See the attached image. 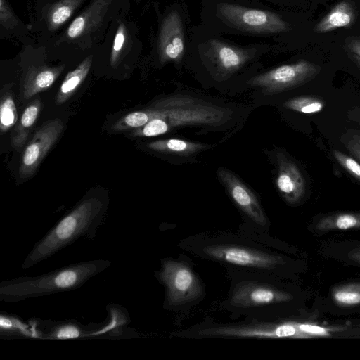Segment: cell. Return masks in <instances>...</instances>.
I'll use <instances>...</instances> for the list:
<instances>
[{"mask_svg":"<svg viewBox=\"0 0 360 360\" xmlns=\"http://www.w3.org/2000/svg\"><path fill=\"white\" fill-rule=\"evenodd\" d=\"M348 58L356 65L357 68L360 70V56L348 52Z\"/></svg>","mask_w":360,"mask_h":360,"instance_id":"cell-37","label":"cell"},{"mask_svg":"<svg viewBox=\"0 0 360 360\" xmlns=\"http://www.w3.org/2000/svg\"><path fill=\"white\" fill-rule=\"evenodd\" d=\"M177 246L193 256L217 263L225 270L283 278L293 265L292 260L278 250L238 231H205L183 238Z\"/></svg>","mask_w":360,"mask_h":360,"instance_id":"cell-1","label":"cell"},{"mask_svg":"<svg viewBox=\"0 0 360 360\" xmlns=\"http://www.w3.org/2000/svg\"><path fill=\"white\" fill-rule=\"evenodd\" d=\"M151 119L152 112L150 109L132 112L117 120L112 126V129L116 131L136 129L145 125Z\"/></svg>","mask_w":360,"mask_h":360,"instance_id":"cell-28","label":"cell"},{"mask_svg":"<svg viewBox=\"0 0 360 360\" xmlns=\"http://www.w3.org/2000/svg\"><path fill=\"white\" fill-rule=\"evenodd\" d=\"M148 146L150 149L155 151L177 155H189L206 147V146L200 143L176 139L153 141L148 143Z\"/></svg>","mask_w":360,"mask_h":360,"instance_id":"cell-24","label":"cell"},{"mask_svg":"<svg viewBox=\"0 0 360 360\" xmlns=\"http://www.w3.org/2000/svg\"><path fill=\"white\" fill-rule=\"evenodd\" d=\"M155 277L165 288L163 309L176 314H185L206 297V286L185 255L165 257Z\"/></svg>","mask_w":360,"mask_h":360,"instance_id":"cell-8","label":"cell"},{"mask_svg":"<svg viewBox=\"0 0 360 360\" xmlns=\"http://www.w3.org/2000/svg\"><path fill=\"white\" fill-rule=\"evenodd\" d=\"M65 69V65L49 66L47 64L32 65L24 74L22 94L28 99L50 88Z\"/></svg>","mask_w":360,"mask_h":360,"instance_id":"cell-17","label":"cell"},{"mask_svg":"<svg viewBox=\"0 0 360 360\" xmlns=\"http://www.w3.org/2000/svg\"><path fill=\"white\" fill-rule=\"evenodd\" d=\"M348 151L360 162V134L347 133L340 139Z\"/></svg>","mask_w":360,"mask_h":360,"instance_id":"cell-32","label":"cell"},{"mask_svg":"<svg viewBox=\"0 0 360 360\" xmlns=\"http://www.w3.org/2000/svg\"><path fill=\"white\" fill-rule=\"evenodd\" d=\"M333 155L336 161L360 182V162L352 157L338 150H333Z\"/></svg>","mask_w":360,"mask_h":360,"instance_id":"cell-30","label":"cell"},{"mask_svg":"<svg viewBox=\"0 0 360 360\" xmlns=\"http://www.w3.org/2000/svg\"><path fill=\"white\" fill-rule=\"evenodd\" d=\"M345 49L350 53L360 56V37H351L345 41Z\"/></svg>","mask_w":360,"mask_h":360,"instance_id":"cell-33","label":"cell"},{"mask_svg":"<svg viewBox=\"0 0 360 360\" xmlns=\"http://www.w3.org/2000/svg\"><path fill=\"white\" fill-rule=\"evenodd\" d=\"M106 210L107 204L101 198L89 196L81 200L36 242L22 268L29 269L49 259L80 238H94Z\"/></svg>","mask_w":360,"mask_h":360,"instance_id":"cell-6","label":"cell"},{"mask_svg":"<svg viewBox=\"0 0 360 360\" xmlns=\"http://www.w3.org/2000/svg\"><path fill=\"white\" fill-rule=\"evenodd\" d=\"M338 330L287 316L222 323L207 315L201 322L172 335L187 339H307L329 336Z\"/></svg>","mask_w":360,"mask_h":360,"instance_id":"cell-5","label":"cell"},{"mask_svg":"<svg viewBox=\"0 0 360 360\" xmlns=\"http://www.w3.org/2000/svg\"><path fill=\"white\" fill-rule=\"evenodd\" d=\"M274 51L267 43L236 42L199 23L191 27L186 63L214 78H228L255 69Z\"/></svg>","mask_w":360,"mask_h":360,"instance_id":"cell-3","label":"cell"},{"mask_svg":"<svg viewBox=\"0 0 360 360\" xmlns=\"http://www.w3.org/2000/svg\"><path fill=\"white\" fill-rule=\"evenodd\" d=\"M112 264L94 259L68 264L37 276H20L0 283V301L18 303L36 297L67 292L83 286Z\"/></svg>","mask_w":360,"mask_h":360,"instance_id":"cell-7","label":"cell"},{"mask_svg":"<svg viewBox=\"0 0 360 360\" xmlns=\"http://www.w3.org/2000/svg\"><path fill=\"white\" fill-rule=\"evenodd\" d=\"M333 302L341 307L360 305V282L347 283L334 287L331 292Z\"/></svg>","mask_w":360,"mask_h":360,"instance_id":"cell-25","label":"cell"},{"mask_svg":"<svg viewBox=\"0 0 360 360\" xmlns=\"http://www.w3.org/2000/svg\"><path fill=\"white\" fill-rule=\"evenodd\" d=\"M276 186L284 200L292 205H297L306 192L305 179L295 163L280 154Z\"/></svg>","mask_w":360,"mask_h":360,"instance_id":"cell-16","label":"cell"},{"mask_svg":"<svg viewBox=\"0 0 360 360\" xmlns=\"http://www.w3.org/2000/svg\"><path fill=\"white\" fill-rule=\"evenodd\" d=\"M200 23L213 32L255 39L274 51L283 47L295 29L283 11L246 0H200Z\"/></svg>","mask_w":360,"mask_h":360,"instance_id":"cell-2","label":"cell"},{"mask_svg":"<svg viewBox=\"0 0 360 360\" xmlns=\"http://www.w3.org/2000/svg\"><path fill=\"white\" fill-rule=\"evenodd\" d=\"M349 257L352 260L360 264V247L351 250L349 252Z\"/></svg>","mask_w":360,"mask_h":360,"instance_id":"cell-36","label":"cell"},{"mask_svg":"<svg viewBox=\"0 0 360 360\" xmlns=\"http://www.w3.org/2000/svg\"><path fill=\"white\" fill-rule=\"evenodd\" d=\"M85 0H58L48 6L45 11V22L50 30L64 25L83 4Z\"/></svg>","mask_w":360,"mask_h":360,"instance_id":"cell-22","label":"cell"},{"mask_svg":"<svg viewBox=\"0 0 360 360\" xmlns=\"http://www.w3.org/2000/svg\"><path fill=\"white\" fill-rule=\"evenodd\" d=\"M191 26L187 5L182 1L172 3L158 13L153 48L160 65L186 63Z\"/></svg>","mask_w":360,"mask_h":360,"instance_id":"cell-10","label":"cell"},{"mask_svg":"<svg viewBox=\"0 0 360 360\" xmlns=\"http://www.w3.org/2000/svg\"><path fill=\"white\" fill-rule=\"evenodd\" d=\"M27 326L18 319L11 314L1 313L0 332L1 336H20L24 335L27 332Z\"/></svg>","mask_w":360,"mask_h":360,"instance_id":"cell-29","label":"cell"},{"mask_svg":"<svg viewBox=\"0 0 360 360\" xmlns=\"http://www.w3.org/2000/svg\"><path fill=\"white\" fill-rule=\"evenodd\" d=\"M41 109L40 98L33 100L25 109L11 134L12 144L15 148H20L26 143L30 132L39 117Z\"/></svg>","mask_w":360,"mask_h":360,"instance_id":"cell-21","label":"cell"},{"mask_svg":"<svg viewBox=\"0 0 360 360\" xmlns=\"http://www.w3.org/2000/svg\"><path fill=\"white\" fill-rule=\"evenodd\" d=\"M356 13L349 1L337 4L314 27L316 33H326L340 27H349L356 20Z\"/></svg>","mask_w":360,"mask_h":360,"instance_id":"cell-19","label":"cell"},{"mask_svg":"<svg viewBox=\"0 0 360 360\" xmlns=\"http://www.w3.org/2000/svg\"><path fill=\"white\" fill-rule=\"evenodd\" d=\"M316 229L321 232L360 229V212H337L321 218Z\"/></svg>","mask_w":360,"mask_h":360,"instance_id":"cell-23","label":"cell"},{"mask_svg":"<svg viewBox=\"0 0 360 360\" xmlns=\"http://www.w3.org/2000/svg\"><path fill=\"white\" fill-rule=\"evenodd\" d=\"M217 173L233 201L244 216L243 222L237 231L269 248L290 252V248L284 242L270 234V220L252 191L230 171L220 168Z\"/></svg>","mask_w":360,"mask_h":360,"instance_id":"cell-11","label":"cell"},{"mask_svg":"<svg viewBox=\"0 0 360 360\" xmlns=\"http://www.w3.org/2000/svg\"><path fill=\"white\" fill-rule=\"evenodd\" d=\"M93 56L83 60L79 65L69 72L63 79L55 98V103L60 105L65 103L77 90L87 77L91 68Z\"/></svg>","mask_w":360,"mask_h":360,"instance_id":"cell-20","label":"cell"},{"mask_svg":"<svg viewBox=\"0 0 360 360\" xmlns=\"http://www.w3.org/2000/svg\"><path fill=\"white\" fill-rule=\"evenodd\" d=\"M152 119L133 131L132 135L151 137L164 134L169 129L186 125H212L223 117L221 109L211 105L196 104L185 98H171L157 101L150 108Z\"/></svg>","mask_w":360,"mask_h":360,"instance_id":"cell-9","label":"cell"},{"mask_svg":"<svg viewBox=\"0 0 360 360\" xmlns=\"http://www.w3.org/2000/svg\"><path fill=\"white\" fill-rule=\"evenodd\" d=\"M64 128L59 118L49 120L34 134L22 153L19 167L21 179L31 177L38 167L56 143Z\"/></svg>","mask_w":360,"mask_h":360,"instance_id":"cell-14","label":"cell"},{"mask_svg":"<svg viewBox=\"0 0 360 360\" xmlns=\"http://www.w3.org/2000/svg\"><path fill=\"white\" fill-rule=\"evenodd\" d=\"M121 0H91L89 4L73 19L60 39L85 46L90 45L102 28L118 14Z\"/></svg>","mask_w":360,"mask_h":360,"instance_id":"cell-12","label":"cell"},{"mask_svg":"<svg viewBox=\"0 0 360 360\" xmlns=\"http://www.w3.org/2000/svg\"><path fill=\"white\" fill-rule=\"evenodd\" d=\"M39 336L45 339H73L91 337L94 332L89 331L77 321H35Z\"/></svg>","mask_w":360,"mask_h":360,"instance_id":"cell-18","label":"cell"},{"mask_svg":"<svg viewBox=\"0 0 360 360\" xmlns=\"http://www.w3.org/2000/svg\"><path fill=\"white\" fill-rule=\"evenodd\" d=\"M0 129L6 132L18 121V112L10 87H4L1 91Z\"/></svg>","mask_w":360,"mask_h":360,"instance_id":"cell-26","label":"cell"},{"mask_svg":"<svg viewBox=\"0 0 360 360\" xmlns=\"http://www.w3.org/2000/svg\"><path fill=\"white\" fill-rule=\"evenodd\" d=\"M348 117L360 125V109L354 108L348 113Z\"/></svg>","mask_w":360,"mask_h":360,"instance_id":"cell-34","label":"cell"},{"mask_svg":"<svg viewBox=\"0 0 360 360\" xmlns=\"http://www.w3.org/2000/svg\"><path fill=\"white\" fill-rule=\"evenodd\" d=\"M284 106L293 111L314 114L321 112L325 107V102L321 98L303 96L290 98L284 103Z\"/></svg>","mask_w":360,"mask_h":360,"instance_id":"cell-27","label":"cell"},{"mask_svg":"<svg viewBox=\"0 0 360 360\" xmlns=\"http://www.w3.org/2000/svg\"><path fill=\"white\" fill-rule=\"evenodd\" d=\"M110 33V64L115 68L131 51L140 50L142 45L136 36L135 24L127 21L122 14H117L112 21Z\"/></svg>","mask_w":360,"mask_h":360,"instance_id":"cell-15","label":"cell"},{"mask_svg":"<svg viewBox=\"0 0 360 360\" xmlns=\"http://www.w3.org/2000/svg\"><path fill=\"white\" fill-rule=\"evenodd\" d=\"M0 23L5 29L15 28L18 24V19L11 11L6 0H0Z\"/></svg>","mask_w":360,"mask_h":360,"instance_id":"cell-31","label":"cell"},{"mask_svg":"<svg viewBox=\"0 0 360 360\" xmlns=\"http://www.w3.org/2000/svg\"><path fill=\"white\" fill-rule=\"evenodd\" d=\"M321 68L310 61L301 60L285 63L252 76L247 83L265 92L275 94L309 82Z\"/></svg>","mask_w":360,"mask_h":360,"instance_id":"cell-13","label":"cell"},{"mask_svg":"<svg viewBox=\"0 0 360 360\" xmlns=\"http://www.w3.org/2000/svg\"><path fill=\"white\" fill-rule=\"evenodd\" d=\"M246 1L262 3V4H265L271 5V6H281L285 2V0H246Z\"/></svg>","mask_w":360,"mask_h":360,"instance_id":"cell-35","label":"cell"},{"mask_svg":"<svg viewBox=\"0 0 360 360\" xmlns=\"http://www.w3.org/2000/svg\"><path fill=\"white\" fill-rule=\"evenodd\" d=\"M226 271L230 287L219 306L233 321L287 316L296 300L295 292L284 285L281 277L234 269Z\"/></svg>","mask_w":360,"mask_h":360,"instance_id":"cell-4","label":"cell"}]
</instances>
